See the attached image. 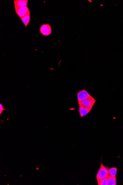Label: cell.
Masks as SVG:
<instances>
[{
  "label": "cell",
  "instance_id": "30bf717a",
  "mask_svg": "<svg viewBox=\"0 0 123 185\" xmlns=\"http://www.w3.org/2000/svg\"><path fill=\"white\" fill-rule=\"evenodd\" d=\"M116 177H111L109 176L108 185H116Z\"/></svg>",
  "mask_w": 123,
  "mask_h": 185
},
{
  "label": "cell",
  "instance_id": "277c9868",
  "mask_svg": "<svg viewBox=\"0 0 123 185\" xmlns=\"http://www.w3.org/2000/svg\"><path fill=\"white\" fill-rule=\"evenodd\" d=\"M15 10L16 14L21 18L28 14H30L29 9L28 6H24V7L19 8Z\"/></svg>",
  "mask_w": 123,
  "mask_h": 185
},
{
  "label": "cell",
  "instance_id": "3957f363",
  "mask_svg": "<svg viewBox=\"0 0 123 185\" xmlns=\"http://www.w3.org/2000/svg\"><path fill=\"white\" fill-rule=\"evenodd\" d=\"M40 31L43 35L47 36L50 35L51 33V28L48 24H44L41 26Z\"/></svg>",
  "mask_w": 123,
  "mask_h": 185
},
{
  "label": "cell",
  "instance_id": "7a4b0ae2",
  "mask_svg": "<svg viewBox=\"0 0 123 185\" xmlns=\"http://www.w3.org/2000/svg\"><path fill=\"white\" fill-rule=\"evenodd\" d=\"M96 100L92 97L91 96L83 99L81 101L78 102L79 105H81L87 108H91L94 105Z\"/></svg>",
  "mask_w": 123,
  "mask_h": 185
},
{
  "label": "cell",
  "instance_id": "8992f818",
  "mask_svg": "<svg viewBox=\"0 0 123 185\" xmlns=\"http://www.w3.org/2000/svg\"><path fill=\"white\" fill-rule=\"evenodd\" d=\"M91 108L79 105V112L81 118L87 115L91 111Z\"/></svg>",
  "mask_w": 123,
  "mask_h": 185
},
{
  "label": "cell",
  "instance_id": "6da1fadb",
  "mask_svg": "<svg viewBox=\"0 0 123 185\" xmlns=\"http://www.w3.org/2000/svg\"><path fill=\"white\" fill-rule=\"evenodd\" d=\"M108 169L104 166L103 163L101 162L100 168L96 175L97 180L98 183L104 178L109 177Z\"/></svg>",
  "mask_w": 123,
  "mask_h": 185
},
{
  "label": "cell",
  "instance_id": "7c38bea8",
  "mask_svg": "<svg viewBox=\"0 0 123 185\" xmlns=\"http://www.w3.org/2000/svg\"><path fill=\"white\" fill-rule=\"evenodd\" d=\"M4 110L5 109H4L3 106L1 103L0 104V115H1V114L3 112V110Z\"/></svg>",
  "mask_w": 123,
  "mask_h": 185
},
{
  "label": "cell",
  "instance_id": "8fae6325",
  "mask_svg": "<svg viewBox=\"0 0 123 185\" xmlns=\"http://www.w3.org/2000/svg\"><path fill=\"white\" fill-rule=\"evenodd\" d=\"M109 177L101 180L98 183V185H108Z\"/></svg>",
  "mask_w": 123,
  "mask_h": 185
},
{
  "label": "cell",
  "instance_id": "ba28073f",
  "mask_svg": "<svg viewBox=\"0 0 123 185\" xmlns=\"http://www.w3.org/2000/svg\"><path fill=\"white\" fill-rule=\"evenodd\" d=\"M21 19L23 24L25 25L26 28L30 21V14L26 15Z\"/></svg>",
  "mask_w": 123,
  "mask_h": 185
},
{
  "label": "cell",
  "instance_id": "52a82bcc",
  "mask_svg": "<svg viewBox=\"0 0 123 185\" xmlns=\"http://www.w3.org/2000/svg\"><path fill=\"white\" fill-rule=\"evenodd\" d=\"M15 9L24 6H27L28 0H15L14 1Z\"/></svg>",
  "mask_w": 123,
  "mask_h": 185
},
{
  "label": "cell",
  "instance_id": "5b68a950",
  "mask_svg": "<svg viewBox=\"0 0 123 185\" xmlns=\"http://www.w3.org/2000/svg\"><path fill=\"white\" fill-rule=\"evenodd\" d=\"M91 96L85 89L81 90L77 93V100L78 102L81 101L83 99Z\"/></svg>",
  "mask_w": 123,
  "mask_h": 185
},
{
  "label": "cell",
  "instance_id": "9c48e42d",
  "mask_svg": "<svg viewBox=\"0 0 123 185\" xmlns=\"http://www.w3.org/2000/svg\"><path fill=\"white\" fill-rule=\"evenodd\" d=\"M117 168L113 167L108 169L109 176L111 177H116L117 173Z\"/></svg>",
  "mask_w": 123,
  "mask_h": 185
}]
</instances>
